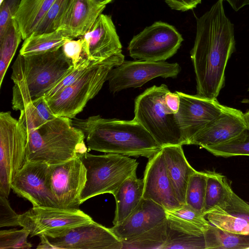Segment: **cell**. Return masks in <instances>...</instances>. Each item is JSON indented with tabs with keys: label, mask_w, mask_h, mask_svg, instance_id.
<instances>
[{
	"label": "cell",
	"mask_w": 249,
	"mask_h": 249,
	"mask_svg": "<svg viewBox=\"0 0 249 249\" xmlns=\"http://www.w3.org/2000/svg\"><path fill=\"white\" fill-rule=\"evenodd\" d=\"M196 31L190 54L196 95L217 99L224 86L226 68L235 46L234 25L226 16L222 0L197 18Z\"/></svg>",
	"instance_id": "cell-1"
},
{
	"label": "cell",
	"mask_w": 249,
	"mask_h": 249,
	"mask_svg": "<svg viewBox=\"0 0 249 249\" xmlns=\"http://www.w3.org/2000/svg\"><path fill=\"white\" fill-rule=\"evenodd\" d=\"M84 133L89 150L150 158L161 147L137 121L107 119L100 115L72 120Z\"/></svg>",
	"instance_id": "cell-2"
},
{
	"label": "cell",
	"mask_w": 249,
	"mask_h": 249,
	"mask_svg": "<svg viewBox=\"0 0 249 249\" xmlns=\"http://www.w3.org/2000/svg\"><path fill=\"white\" fill-rule=\"evenodd\" d=\"M73 68L62 47L31 55L19 53L12 67V108L21 111L31 102L44 97Z\"/></svg>",
	"instance_id": "cell-3"
},
{
	"label": "cell",
	"mask_w": 249,
	"mask_h": 249,
	"mask_svg": "<svg viewBox=\"0 0 249 249\" xmlns=\"http://www.w3.org/2000/svg\"><path fill=\"white\" fill-rule=\"evenodd\" d=\"M27 132L26 161L54 165L88 151L84 133L68 118L57 117Z\"/></svg>",
	"instance_id": "cell-4"
},
{
	"label": "cell",
	"mask_w": 249,
	"mask_h": 249,
	"mask_svg": "<svg viewBox=\"0 0 249 249\" xmlns=\"http://www.w3.org/2000/svg\"><path fill=\"white\" fill-rule=\"evenodd\" d=\"M124 60L122 53L97 61L86 70L73 83L45 100L56 117L74 118L94 98L107 81L109 71Z\"/></svg>",
	"instance_id": "cell-5"
},
{
	"label": "cell",
	"mask_w": 249,
	"mask_h": 249,
	"mask_svg": "<svg viewBox=\"0 0 249 249\" xmlns=\"http://www.w3.org/2000/svg\"><path fill=\"white\" fill-rule=\"evenodd\" d=\"M170 90L163 84L146 89L135 100L134 119L139 122L162 147L186 144L174 114L167 112L164 97Z\"/></svg>",
	"instance_id": "cell-6"
},
{
	"label": "cell",
	"mask_w": 249,
	"mask_h": 249,
	"mask_svg": "<svg viewBox=\"0 0 249 249\" xmlns=\"http://www.w3.org/2000/svg\"><path fill=\"white\" fill-rule=\"evenodd\" d=\"M88 152L80 157L87 169L81 204L99 195H113L126 178L136 174L139 163L129 156L114 153L96 155Z\"/></svg>",
	"instance_id": "cell-7"
},
{
	"label": "cell",
	"mask_w": 249,
	"mask_h": 249,
	"mask_svg": "<svg viewBox=\"0 0 249 249\" xmlns=\"http://www.w3.org/2000/svg\"><path fill=\"white\" fill-rule=\"evenodd\" d=\"M28 132L10 111L0 113V195L8 198L12 181L27 158Z\"/></svg>",
	"instance_id": "cell-8"
},
{
	"label": "cell",
	"mask_w": 249,
	"mask_h": 249,
	"mask_svg": "<svg viewBox=\"0 0 249 249\" xmlns=\"http://www.w3.org/2000/svg\"><path fill=\"white\" fill-rule=\"evenodd\" d=\"M183 40L174 26L156 21L134 36L127 49L130 56L137 60L165 61L177 53Z\"/></svg>",
	"instance_id": "cell-9"
},
{
	"label": "cell",
	"mask_w": 249,
	"mask_h": 249,
	"mask_svg": "<svg viewBox=\"0 0 249 249\" xmlns=\"http://www.w3.org/2000/svg\"><path fill=\"white\" fill-rule=\"evenodd\" d=\"M18 220L20 226L28 230L32 237L53 236L93 219L79 209L33 207L19 214Z\"/></svg>",
	"instance_id": "cell-10"
},
{
	"label": "cell",
	"mask_w": 249,
	"mask_h": 249,
	"mask_svg": "<svg viewBox=\"0 0 249 249\" xmlns=\"http://www.w3.org/2000/svg\"><path fill=\"white\" fill-rule=\"evenodd\" d=\"M181 71L177 63L165 61L124 60L109 71L107 79L112 93L134 88H139L158 77L176 78Z\"/></svg>",
	"instance_id": "cell-11"
},
{
	"label": "cell",
	"mask_w": 249,
	"mask_h": 249,
	"mask_svg": "<svg viewBox=\"0 0 249 249\" xmlns=\"http://www.w3.org/2000/svg\"><path fill=\"white\" fill-rule=\"evenodd\" d=\"M11 188L33 207L60 208L51 189L49 165L46 163L27 160L14 177Z\"/></svg>",
	"instance_id": "cell-12"
},
{
	"label": "cell",
	"mask_w": 249,
	"mask_h": 249,
	"mask_svg": "<svg viewBox=\"0 0 249 249\" xmlns=\"http://www.w3.org/2000/svg\"><path fill=\"white\" fill-rule=\"evenodd\" d=\"M86 180L87 169L79 157L49 165L51 189L60 208L79 209Z\"/></svg>",
	"instance_id": "cell-13"
},
{
	"label": "cell",
	"mask_w": 249,
	"mask_h": 249,
	"mask_svg": "<svg viewBox=\"0 0 249 249\" xmlns=\"http://www.w3.org/2000/svg\"><path fill=\"white\" fill-rule=\"evenodd\" d=\"M53 249H121V241L110 230L92 221L47 236Z\"/></svg>",
	"instance_id": "cell-14"
},
{
	"label": "cell",
	"mask_w": 249,
	"mask_h": 249,
	"mask_svg": "<svg viewBox=\"0 0 249 249\" xmlns=\"http://www.w3.org/2000/svg\"><path fill=\"white\" fill-rule=\"evenodd\" d=\"M176 91L179 96L180 104L175 117L188 144L196 133L221 113L225 106L217 99Z\"/></svg>",
	"instance_id": "cell-15"
},
{
	"label": "cell",
	"mask_w": 249,
	"mask_h": 249,
	"mask_svg": "<svg viewBox=\"0 0 249 249\" xmlns=\"http://www.w3.org/2000/svg\"><path fill=\"white\" fill-rule=\"evenodd\" d=\"M143 181V198L154 201L165 210L181 206L169 177L161 149L149 158Z\"/></svg>",
	"instance_id": "cell-16"
},
{
	"label": "cell",
	"mask_w": 249,
	"mask_h": 249,
	"mask_svg": "<svg viewBox=\"0 0 249 249\" xmlns=\"http://www.w3.org/2000/svg\"><path fill=\"white\" fill-rule=\"evenodd\" d=\"M247 127L242 111L225 106L221 113L196 133L188 144L204 148L216 145L236 137Z\"/></svg>",
	"instance_id": "cell-17"
},
{
	"label": "cell",
	"mask_w": 249,
	"mask_h": 249,
	"mask_svg": "<svg viewBox=\"0 0 249 249\" xmlns=\"http://www.w3.org/2000/svg\"><path fill=\"white\" fill-rule=\"evenodd\" d=\"M85 57L99 61L122 52V45L111 16L101 14L83 36Z\"/></svg>",
	"instance_id": "cell-18"
},
{
	"label": "cell",
	"mask_w": 249,
	"mask_h": 249,
	"mask_svg": "<svg viewBox=\"0 0 249 249\" xmlns=\"http://www.w3.org/2000/svg\"><path fill=\"white\" fill-rule=\"evenodd\" d=\"M166 218L165 210L162 206L142 197L138 206L125 220L110 229L121 241H124L150 230Z\"/></svg>",
	"instance_id": "cell-19"
},
{
	"label": "cell",
	"mask_w": 249,
	"mask_h": 249,
	"mask_svg": "<svg viewBox=\"0 0 249 249\" xmlns=\"http://www.w3.org/2000/svg\"><path fill=\"white\" fill-rule=\"evenodd\" d=\"M106 6L95 0H71L58 30H63L72 39L83 36Z\"/></svg>",
	"instance_id": "cell-20"
},
{
	"label": "cell",
	"mask_w": 249,
	"mask_h": 249,
	"mask_svg": "<svg viewBox=\"0 0 249 249\" xmlns=\"http://www.w3.org/2000/svg\"><path fill=\"white\" fill-rule=\"evenodd\" d=\"M181 145L161 147L169 177L176 196L181 204H185L186 191L191 176L196 171L188 162Z\"/></svg>",
	"instance_id": "cell-21"
},
{
	"label": "cell",
	"mask_w": 249,
	"mask_h": 249,
	"mask_svg": "<svg viewBox=\"0 0 249 249\" xmlns=\"http://www.w3.org/2000/svg\"><path fill=\"white\" fill-rule=\"evenodd\" d=\"M167 238L163 249H205L204 231L166 214Z\"/></svg>",
	"instance_id": "cell-22"
},
{
	"label": "cell",
	"mask_w": 249,
	"mask_h": 249,
	"mask_svg": "<svg viewBox=\"0 0 249 249\" xmlns=\"http://www.w3.org/2000/svg\"><path fill=\"white\" fill-rule=\"evenodd\" d=\"M143 179L138 178L136 174L126 178L113 195L116 201L113 225L122 223L138 206L142 198Z\"/></svg>",
	"instance_id": "cell-23"
},
{
	"label": "cell",
	"mask_w": 249,
	"mask_h": 249,
	"mask_svg": "<svg viewBox=\"0 0 249 249\" xmlns=\"http://www.w3.org/2000/svg\"><path fill=\"white\" fill-rule=\"evenodd\" d=\"M55 0H21L14 17L22 39L34 32Z\"/></svg>",
	"instance_id": "cell-24"
},
{
	"label": "cell",
	"mask_w": 249,
	"mask_h": 249,
	"mask_svg": "<svg viewBox=\"0 0 249 249\" xmlns=\"http://www.w3.org/2000/svg\"><path fill=\"white\" fill-rule=\"evenodd\" d=\"M72 39L61 30L41 34L32 33L24 40L19 54L28 56L53 51Z\"/></svg>",
	"instance_id": "cell-25"
},
{
	"label": "cell",
	"mask_w": 249,
	"mask_h": 249,
	"mask_svg": "<svg viewBox=\"0 0 249 249\" xmlns=\"http://www.w3.org/2000/svg\"><path fill=\"white\" fill-rule=\"evenodd\" d=\"M206 187L203 214L226 206L231 187L226 177L214 171H206Z\"/></svg>",
	"instance_id": "cell-26"
},
{
	"label": "cell",
	"mask_w": 249,
	"mask_h": 249,
	"mask_svg": "<svg viewBox=\"0 0 249 249\" xmlns=\"http://www.w3.org/2000/svg\"><path fill=\"white\" fill-rule=\"evenodd\" d=\"M205 249H249V235L222 230L212 225L204 231Z\"/></svg>",
	"instance_id": "cell-27"
},
{
	"label": "cell",
	"mask_w": 249,
	"mask_h": 249,
	"mask_svg": "<svg viewBox=\"0 0 249 249\" xmlns=\"http://www.w3.org/2000/svg\"><path fill=\"white\" fill-rule=\"evenodd\" d=\"M167 238V222L163 221L131 239L122 241L121 249H163Z\"/></svg>",
	"instance_id": "cell-28"
},
{
	"label": "cell",
	"mask_w": 249,
	"mask_h": 249,
	"mask_svg": "<svg viewBox=\"0 0 249 249\" xmlns=\"http://www.w3.org/2000/svg\"><path fill=\"white\" fill-rule=\"evenodd\" d=\"M21 39L18 24L13 18L7 31L0 37V87Z\"/></svg>",
	"instance_id": "cell-29"
},
{
	"label": "cell",
	"mask_w": 249,
	"mask_h": 249,
	"mask_svg": "<svg viewBox=\"0 0 249 249\" xmlns=\"http://www.w3.org/2000/svg\"><path fill=\"white\" fill-rule=\"evenodd\" d=\"M205 217L211 225L222 230L249 235V222L221 208L212 210L206 214Z\"/></svg>",
	"instance_id": "cell-30"
},
{
	"label": "cell",
	"mask_w": 249,
	"mask_h": 249,
	"mask_svg": "<svg viewBox=\"0 0 249 249\" xmlns=\"http://www.w3.org/2000/svg\"><path fill=\"white\" fill-rule=\"evenodd\" d=\"M204 149L217 157L249 156V128L228 141Z\"/></svg>",
	"instance_id": "cell-31"
},
{
	"label": "cell",
	"mask_w": 249,
	"mask_h": 249,
	"mask_svg": "<svg viewBox=\"0 0 249 249\" xmlns=\"http://www.w3.org/2000/svg\"><path fill=\"white\" fill-rule=\"evenodd\" d=\"M206 187V172L196 171L191 176L187 184L185 204L193 207L202 214Z\"/></svg>",
	"instance_id": "cell-32"
},
{
	"label": "cell",
	"mask_w": 249,
	"mask_h": 249,
	"mask_svg": "<svg viewBox=\"0 0 249 249\" xmlns=\"http://www.w3.org/2000/svg\"><path fill=\"white\" fill-rule=\"evenodd\" d=\"M71 1V0H55L33 33H50L57 30Z\"/></svg>",
	"instance_id": "cell-33"
},
{
	"label": "cell",
	"mask_w": 249,
	"mask_h": 249,
	"mask_svg": "<svg viewBox=\"0 0 249 249\" xmlns=\"http://www.w3.org/2000/svg\"><path fill=\"white\" fill-rule=\"evenodd\" d=\"M30 231L22 228L21 230L10 229L0 231V249H29L32 245L28 242Z\"/></svg>",
	"instance_id": "cell-34"
},
{
	"label": "cell",
	"mask_w": 249,
	"mask_h": 249,
	"mask_svg": "<svg viewBox=\"0 0 249 249\" xmlns=\"http://www.w3.org/2000/svg\"><path fill=\"white\" fill-rule=\"evenodd\" d=\"M165 212L167 215L189 223L204 231L211 225L204 215L186 204L173 210H165Z\"/></svg>",
	"instance_id": "cell-35"
},
{
	"label": "cell",
	"mask_w": 249,
	"mask_h": 249,
	"mask_svg": "<svg viewBox=\"0 0 249 249\" xmlns=\"http://www.w3.org/2000/svg\"><path fill=\"white\" fill-rule=\"evenodd\" d=\"M87 57L83 58L65 76H64L44 97L48 100L73 83L87 69L95 62Z\"/></svg>",
	"instance_id": "cell-36"
},
{
	"label": "cell",
	"mask_w": 249,
	"mask_h": 249,
	"mask_svg": "<svg viewBox=\"0 0 249 249\" xmlns=\"http://www.w3.org/2000/svg\"><path fill=\"white\" fill-rule=\"evenodd\" d=\"M223 210L242 217L249 222V204L238 196L231 187L229 189L227 204Z\"/></svg>",
	"instance_id": "cell-37"
},
{
	"label": "cell",
	"mask_w": 249,
	"mask_h": 249,
	"mask_svg": "<svg viewBox=\"0 0 249 249\" xmlns=\"http://www.w3.org/2000/svg\"><path fill=\"white\" fill-rule=\"evenodd\" d=\"M21 0H4L0 4V37L9 27Z\"/></svg>",
	"instance_id": "cell-38"
},
{
	"label": "cell",
	"mask_w": 249,
	"mask_h": 249,
	"mask_svg": "<svg viewBox=\"0 0 249 249\" xmlns=\"http://www.w3.org/2000/svg\"><path fill=\"white\" fill-rule=\"evenodd\" d=\"M19 215L11 208L7 197L0 195V227L20 226Z\"/></svg>",
	"instance_id": "cell-39"
},
{
	"label": "cell",
	"mask_w": 249,
	"mask_h": 249,
	"mask_svg": "<svg viewBox=\"0 0 249 249\" xmlns=\"http://www.w3.org/2000/svg\"><path fill=\"white\" fill-rule=\"evenodd\" d=\"M83 38L74 40L70 39L62 47L65 56L71 60L74 67H76L85 55L83 51Z\"/></svg>",
	"instance_id": "cell-40"
},
{
	"label": "cell",
	"mask_w": 249,
	"mask_h": 249,
	"mask_svg": "<svg viewBox=\"0 0 249 249\" xmlns=\"http://www.w3.org/2000/svg\"><path fill=\"white\" fill-rule=\"evenodd\" d=\"M172 9L180 11L192 10L201 2L202 0H164Z\"/></svg>",
	"instance_id": "cell-41"
},
{
	"label": "cell",
	"mask_w": 249,
	"mask_h": 249,
	"mask_svg": "<svg viewBox=\"0 0 249 249\" xmlns=\"http://www.w3.org/2000/svg\"><path fill=\"white\" fill-rule=\"evenodd\" d=\"M164 105L168 113L176 114L179 107L180 98L176 91L172 92L169 90L164 97Z\"/></svg>",
	"instance_id": "cell-42"
},
{
	"label": "cell",
	"mask_w": 249,
	"mask_h": 249,
	"mask_svg": "<svg viewBox=\"0 0 249 249\" xmlns=\"http://www.w3.org/2000/svg\"><path fill=\"white\" fill-rule=\"evenodd\" d=\"M227 1L231 6L232 8L236 12L244 6L249 5V0H222Z\"/></svg>",
	"instance_id": "cell-43"
},
{
	"label": "cell",
	"mask_w": 249,
	"mask_h": 249,
	"mask_svg": "<svg viewBox=\"0 0 249 249\" xmlns=\"http://www.w3.org/2000/svg\"><path fill=\"white\" fill-rule=\"evenodd\" d=\"M39 237L40 239V242L37 246V249H53L46 235H42Z\"/></svg>",
	"instance_id": "cell-44"
},
{
	"label": "cell",
	"mask_w": 249,
	"mask_h": 249,
	"mask_svg": "<svg viewBox=\"0 0 249 249\" xmlns=\"http://www.w3.org/2000/svg\"><path fill=\"white\" fill-rule=\"evenodd\" d=\"M244 116L247 126L248 128H249V109L245 113H244Z\"/></svg>",
	"instance_id": "cell-45"
},
{
	"label": "cell",
	"mask_w": 249,
	"mask_h": 249,
	"mask_svg": "<svg viewBox=\"0 0 249 249\" xmlns=\"http://www.w3.org/2000/svg\"><path fill=\"white\" fill-rule=\"evenodd\" d=\"M96 0L97 1H98V2H99L100 3H102V4H105V5H107V4L111 2L113 0Z\"/></svg>",
	"instance_id": "cell-46"
},
{
	"label": "cell",
	"mask_w": 249,
	"mask_h": 249,
	"mask_svg": "<svg viewBox=\"0 0 249 249\" xmlns=\"http://www.w3.org/2000/svg\"><path fill=\"white\" fill-rule=\"evenodd\" d=\"M4 0H0V4L2 3Z\"/></svg>",
	"instance_id": "cell-47"
},
{
	"label": "cell",
	"mask_w": 249,
	"mask_h": 249,
	"mask_svg": "<svg viewBox=\"0 0 249 249\" xmlns=\"http://www.w3.org/2000/svg\"><path fill=\"white\" fill-rule=\"evenodd\" d=\"M248 90L249 91V89H248Z\"/></svg>",
	"instance_id": "cell-48"
}]
</instances>
